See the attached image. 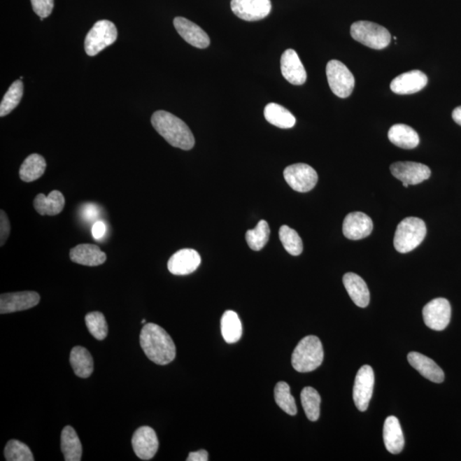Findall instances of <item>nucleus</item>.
Returning a JSON list of instances; mask_svg holds the SVG:
<instances>
[{
	"label": "nucleus",
	"mask_w": 461,
	"mask_h": 461,
	"mask_svg": "<svg viewBox=\"0 0 461 461\" xmlns=\"http://www.w3.org/2000/svg\"><path fill=\"white\" fill-rule=\"evenodd\" d=\"M139 341L146 355L154 363L164 366L176 359V344L169 333L158 325L146 324L142 328Z\"/></svg>",
	"instance_id": "obj_1"
},
{
	"label": "nucleus",
	"mask_w": 461,
	"mask_h": 461,
	"mask_svg": "<svg viewBox=\"0 0 461 461\" xmlns=\"http://www.w3.org/2000/svg\"><path fill=\"white\" fill-rule=\"evenodd\" d=\"M155 129L165 141L176 148L189 150L195 145L191 129L177 116L164 111L155 112L152 116Z\"/></svg>",
	"instance_id": "obj_2"
},
{
	"label": "nucleus",
	"mask_w": 461,
	"mask_h": 461,
	"mask_svg": "<svg viewBox=\"0 0 461 461\" xmlns=\"http://www.w3.org/2000/svg\"><path fill=\"white\" fill-rule=\"evenodd\" d=\"M322 343L315 336H307L302 339L293 351L292 363L299 373L315 371L323 362Z\"/></svg>",
	"instance_id": "obj_3"
},
{
	"label": "nucleus",
	"mask_w": 461,
	"mask_h": 461,
	"mask_svg": "<svg viewBox=\"0 0 461 461\" xmlns=\"http://www.w3.org/2000/svg\"><path fill=\"white\" fill-rule=\"evenodd\" d=\"M426 236L423 220L417 217H406L399 223L394 238V247L398 253H409L420 245Z\"/></svg>",
	"instance_id": "obj_4"
},
{
	"label": "nucleus",
	"mask_w": 461,
	"mask_h": 461,
	"mask_svg": "<svg viewBox=\"0 0 461 461\" xmlns=\"http://www.w3.org/2000/svg\"><path fill=\"white\" fill-rule=\"evenodd\" d=\"M350 34L355 41L375 50L386 48L391 41V36L388 29L371 22H354L351 25Z\"/></svg>",
	"instance_id": "obj_5"
},
{
	"label": "nucleus",
	"mask_w": 461,
	"mask_h": 461,
	"mask_svg": "<svg viewBox=\"0 0 461 461\" xmlns=\"http://www.w3.org/2000/svg\"><path fill=\"white\" fill-rule=\"evenodd\" d=\"M116 38L118 29L113 22L108 20L97 22L85 38V51L88 56H96L107 46L113 44Z\"/></svg>",
	"instance_id": "obj_6"
},
{
	"label": "nucleus",
	"mask_w": 461,
	"mask_h": 461,
	"mask_svg": "<svg viewBox=\"0 0 461 461\" xmlns=\"http://www.w3.org/2000/svg\"><path fill=\"white\" fill-rule=\"evenodd\" d=\"M327 76L331 90L341 99H346L353 92L355 84L353 73L343 63L331 60L327 65Z\"/></svg>",
	"instance_id": "obj_7"
},
{
	"label": "nucleus",
	"mask_w": 461,
	"mask_h": 461,
	"mask_svg": "<svg viewBox=\"0 0 461 461\" xmlns=\"http://www.w3.org/2000/svg\"><path fill=\"white\" fill-rule=\"evenodd\" d=\"M284 177L294 191L308 192L315 187L318 174L311 166L297 164L288 166L284 170Z\"/></svg>",
	"instance_id": "obj_8"
},
{
	"label": "nucleus",
	"mask_w": 461,
	"mask_h": 461,
	"mask_svg": "<svg viewBox=\"0 0 461 461\" xmlns=\"http://www.w3.org/2000/svg\"><path fill=\"white\" fill-rule=\"evenodd\" d=\"M374 373L371 367L365 365L360 368L355 379L353 399L356 408L365 412L373 397Z\"/></svg>",
	"instance_id": "obj_9"
},
{
	"label": "nucleus",
	"mask_w": 461,
	"mask_h": 461,
	"mask_svg": "<svg viewBox=\"0 0 461 461\" xmlns=\"http://www.w3.org/2000/svg\"><path fill=\"white\" fill-rule=\"evenodd\" d=\"M423 318L426 325L435 331H443L451 322V306L445 298H436L423 308Z\"/></svg>",
	"instance_id": "obj_10"
},
{
	"label": "nucleus",
	"mask_w": 461,
	"mask_h": 461,
	"mask_svg": "<svg viewBox=\"0 0 461 461\" xmlns=\"http://www.w3.org/2000/svg\"><path fill=\"white\" fill-rule=\"evenodd\" d=\"M231 8L238 17L248 22L262 20L272 10L271 0H232Z\"/></svg>",
	"instance_id": "obj_11"
},
{
	"label": "nucleus",
	"mask_w": 461,
	"mask_h": 461,
	"mask_svg": "<svg viewBox=\"0 0 461 461\" xmlns=\"http://www.w3.org/2000/svg\"><path fill=\"white\" fill-rule=\"evenodd\" d=\"M390 172L402 183L412 185L422 183L431 176L428 166L414 162H397L390 165Z\"/></svg>",
	"instance_id": "obj_12"
},
{
	"label": "nucleus",
	"mask_w": 461,
	"mask_h": 461,
	"mask_svg": "<svg viewBox=\"0 0 461 461\" xmlns=\"http://www.w3.org/2000/svg\"><path fill=\"white\" fill-rule=\"evenodd\" d=\"M41 297L36 292H20L1 294L0 296V313L6 315L36 307L40 303Z\"/></svg>",
	"instance_id": "obj_13"
},
{
	"label": "nucleus",
	"mask_w": 461,
	"mask_h": 461,
	"mask_svg": "<svg viewBox=\"0 0 461 461\" xmlns=\"http://www.w3.org/2000/svg\"><path fill=\"white\" fill-rule=\"evenodd\" d=\"M135 455L143 460H152L156 455L159 441L156 432L149 426H142L134 432L132 439Z\"/></svg>",
	"instance_id": "obj_14"
},
{
	"label": "nucleus",
	"mask_w": 461,
	"mask_h": 461,
	"mask_svg": "<svg viewBox=\"0 0 461 461\" xmlns=\"http://www.w3.org/2000/svg\"><path fill=\"white\" fill-rule=\"evenodd\" d=\"M373 229V220L362 212L350 213L343 220V235L348 239H365L371 234Z\"/></svg>",
	"instance_id": "obj_15"
},
{
	"label": "nucleus",
	"mask_w": 461,
	"mask_h": 461,
	"mask_svg": "<svg viewBox=\"0 0 461 461\" xmlns=\"http://www.w3.org/2000/svg\"><path fill=\"white\" fill-rule=\"evenodd\" d=\"M173 25L177 32L188 44L199 49L207 48L211 44L206 32L188 19L177 17L174 18Z\"/></svg>",
	"instance_id": "obj_16"
},
{
	"label": "nucleus",
	"mask_w": 461,
	"mask_h": 461,
	"mask_svg": "<svg viewBox=\"0 0 461 461\" xmlns=\"http://www.w3.org/2000/svg\"><path fill=\"white\" fill-rule=\"evenodd\" d=\"M428 78L420 71H412L402 73L390 83L391 91L400 95L416 94L427 85Z\"/></svg>",
	"instance_id": "obj_17"
},
{
	"label": "nucleus",
	"mask_w": 461,
	"mask_h": 461,
	"mask_svg": "<svg viewBox=\"0 0 461 461\" xmlns=\"http://www.w3.org/2000/svg\"><path fill=\"white\" fill-rule=\"evenodd\" d=\"M281 68L283 76L290 84L300 86L307 80V72L302 64L297 53L292 49L286 50L282 54Z\"/></svg>",
	"instance_id": "obj_18"
},
{
	"label": "nucleus",
	"mask_w": 461,
	"mask_h": 461,
	"mask_svg": "<svg viewBox=\"0 0 461 461\" xmlns=\"http://www.w3.org/2000/svg\"><path fill=\"white\" fill-rule=\"evenodd\" d=\"M201 264L199 253L192 249H183L174 253L168 262L169 272L174 275H187L195 272Z\"/></svg>",
	"instance_id": "obj_19"
},
{
	"label": "nucleus",
	"mask_w": 461,
	"mask_h": 461,
	"mask_svg": "<svg viewBox=\"0 0 461 461\" xmlns=\"http://www.w3.org/2000/svg\"><path fill=\"white\" fill-rule=\"evenodd\" d=\"M69 257L73 262L87 267L102 265L107 259L106 254L99 246L91 243H81L73 248Z\"/></svg>",
	"instance_id": "obj_20"
},
{
	"label": "nucleus",
	"mask_w": 461,
	"mask_h": 461,
	"mask_svg": "<svg viewBox=\"0 0 461 461\" xmlns=\"http://www.w3.org/2000/svg\"><path fill=\"white\" fill-rule=\"evenodd\" d=\"M408 360L411 366L416 368L418 373L430 381L437 383L444 382V371L431 358L418 352H410Z\"/></svg>",
	"instance_id": "obj_21"
},
{
	"label": "nucleus",
	"mask_w": 461,
	"mask_h": 461,
	"mask_svg": "<svg viewBox=\"0 0 461 461\" xmlns=\"http://www.w3.org/2000/svg\"><path fill=\"white\" fill-rule=\"evenodd\" d=\"M344 288L356 306L366 308L370 303V292L366 282L354 273H347L343 278Z\"/></svg>",
	"instance_id": "obj_22"
},
{
	"label": "nucleus",
	"mask_w": 461,
	"mask_h": 461,
	"mask_svg": "<svg viewBox=\"0 0 461 461\" xmlns=\"http://www.w3.org/2000/svg\"><path fill=\"white\" fill-rule=\"evenodd\" d=\"M383 435L387 451L393 455L400 454L404 448L405 441L400 422L397 417L390 416L386 418Z\"/></svg>",
	"instance_id": "obj_23"
},
{
	"label": "nucleus",
	"mask_w": 461,
	"mask_h": 461,
	"mask_svg": "<svg viewBox=\"0 0 461 461\" xmlns=\"http://www.w3.org/2000/svg\"><path fill=\"white\" fill-rule=\"evenodd\" d=\"M64 196L57 190L50 192L48 196L41 193L34 200V207L41 215H57L64 211Z\"/></svg>",
	"instance_id": "obj_24"
},
{
	"label": "nucleus",
	"mask_w": 461,
	"mask_h": 461,
	"mask_svg": "<svg viewBox=\"0 0 461 461\" xmlns=\"http://www.w3.org/2000/svg\"><path fill=\"white\" fill-rule=\"evenodd\" d=\"M390 141L402 149H413L420 144L417 132L405 124H396L388 133Z\"/></svg>",
	"instance_id": "obj_25"
},
{
	"label": "nucleus",
	"mask_w": 461,
	"mask_h": 461,
	"mask_svg": "<svg viewBox=\"0 0 461 461\" xmlns=\"http://www.w3.org/2000/svg\"><path fill=\"white\" fill-rule=\"evenodd\" d=\"M61 451L66 461H80L81 460L83 445L72 426H66L62 432Z\"/></svg>",
	"instance_id": "obj_26"
},
{
	"label": "nucleus",
	"mask_w": 461,
	"mask_h": 461,
	"mask_svg": "<svg viewBox=\"0 0 461 461\" xmlns=\"http://www.w3.org/2000/svg\"><path fill=\"white\" fill-rule=\"evenodd\" d=\"M69 362L79 378H87L94 373V359L87 348L80 346L73 348Z\"/></svg>",
	"instance_id": "obj_27"
},
{
	"label": "nucleus",
	"mask_w": 461,
	"mask_h": 461,
	"mask_svg": "<svg viewBox=\"0 0 461 461\" xmlns=\"http://www.w3.org/2000/svg\"><path fill=\"white\" fill-rule=\"evenodd\" d=\"M267 122L280 129H292L296 124V118L288 108L275 103L267 104L264 110Z\"/></svg>",
	"instance_id": "obj_28"
},
{
	"label": "nucleus",
	"mask_w": 461,
	"mask_h": 461,
	"mask_svg": "<svg viewBox=\"0 0 461 461\" xmlns=\"http://www.w3.org/2000/svg\"><path fill=\"white\" fill-rule=\"evenodd\" d=\"M46 169L45 158L38 154H31L22 162L19 170V176L22 181L29 183L43 176Z\"/></svg>",
	"instance_id": "obj_29"
},
{
	"label": "nucleus",
	"mask_w": 461,
	"mask_h": 461,
	"mask_svg": "<svg viewBox=\"0 0 461 461\" xmlns=\"http://www.w3.org/2000/svg\"><path fill=\"white\" fill-rule=\"evenodd\" d=\"M223 339L227 343H234L241 339L243 327L237 313L227 310L220 320Z\"/></svg>",
	"instance_id": "obj_30"
},
{
	"label": "nucleus",
	"mask_w": 461,
	"mask_h": 461,
	"mask_svg": "<svg viewBox=\"0 0 461 461\" xmlns=\"http://www.w3.org/2000/svg\"><path fill=\"white\" fill-rule=\"evenodd\" d=\"M301 402L308 420H319L321 398L318 391L312 387H305L301 392Z\"/></svg>",
	"instance_id": "obj_31"
},
{
	"label": "nucleus",
	"mask_w": 461,
	"mask_h": 461,
	"mask_svg": "<svg viewBox=\"0 0 461 461\" xmlns=\"http://www.w3.org/2000/svg\"><path fill=\"white\" fill-rule=\"evenodd\" d=\"M275 402L280 408L289 416H296L297 409L295 399L290 394L288 383L278 382L274 389Z\"/></svg>",
	"instance_id": "obj_32"
},
{
	"label": "nucleus",
	"mask_w": 461,
	"mask_h": 461,
	"mask_svg": "<svg viewBox=\"0 0 461 461\" xmlns=\"http://www.w3.org/2000/svg\"><path fill=\"white\" fill-rule=\"evenodd\" d=\"M270 228L264 220H260L257 227L253 230L247 231L246 234L248 246L251 250L259 251L269 242Z\"/></svg>",
	"instance_id": "obj_33"
},
{
	"label": "nucleus",
	"mask_w": 461,
	"mask_h": 461,
	"mask_svg": "<svg viewBox=\"0 0 461 461\" xmlns=\"http://www.w3.org/2000/svg\"><path fill=\"white\" fill-rule=\"evenodd\" d=\"M23 96V83L21 80L14 81L13 85L8 89L3 96L1 104H0V116H6L10 114L20 103Z\"/></svg>",
	"instance_id": "obj_34"
},
{
	"label": "nucleus",
	"mask_w": 461,
	"mask_h": 461,
	"mask_svg": "<svg viewBox=\"0 0 461 461\" xmlns=\"http://www.w3.org/2000/svg\"><path fill=\"white\" fill-rule=\"evenodd\" d=\"M280 239L288 253L294 257L303 253V241L297 232L288 226H282L280 229Z\"/></svg>",
	"instance_id": "obj_35"
},
{
	"label": "nucleus",
	"mask_w": 461,
	"mask_h": 461,
	"mask_svg": "<svg viewBox=\"0 0 461 461\" xmlns=\"http://www.w3.org/2000/svg\"><path fill=\"white\" fill-rule=\"evenodd\" d=\"M85 321L91 334L97 340L102 341L108 334V324L101 312H91L85 317Z\"/></svg>",
	"instance_id": "obj_36"
},
{
	"label": "nucleus",
	"mask_w": 461,
	"mask_h": 461,
	"mask_svg": "<svg viewBox=\"0 0 461 461\" xmlns=\"http://www.w3.org/2000/svg\"><path fill=\"white\" fill-rule=\"evenodd\" d=\"M5 457L7 461H34V455L25 444L18 440L8 441L5 448Z\"/></svg>",
	"instance_id": "obj_37"
},
{
	"label": "nucleus",
	"mask_w": 461,
	"mask_h": 461,
	"mask_svg": "<svg viewBox=\"0 0 461 461\" xmlns=\"http://www.w3.org/2000/svg\"><path fill=\"white\" fill-rule=\"evenodd\" d=\"M33 10L41 18L48 17L52 14L54 0H31Z\"/></svg>",
	"instance_id": "obj_38"
},
{
	"label": "nucleus",
	"mask_w": 461,
	"mask_h": 461,
	"mask_svg": "<svg viewBox=\"0 0 461 461\" xmlns=\"http://www.w3.org/2000/svg\"><path fill=\"white\" fill-rule=\"evenodd\" d=\"M10 234V223L6 213L0 211V246H3Z\"/></svg>",
	"instance_id": "obj_39"
},
{
	"label": "nucleus",
	"mask_w": 461,
	"mask_h": 461,
	"mask_svg": "<svg viewBox=\"0 0 461 461\" xmlns=\"http://www.w3.org/2000/svg\"><path fill=\"white\" fill-rule=\"evenodd\" d=\"M81 211L83 218L87 222H95L100 215L99 207L94 204H85Z\"/></svg>",
	"instance_id": "obj_40"
},
{
	"label": "nucleus",
	"mask_w": 461,
	"mask_h": 461,
	"mask_svg": "<svg viewBox=\"0 0 461 461\" xmlns=\"http://www.w3.org/2000/svg\"><path fill=\"white\" fill-rule=\"evenodd\" d=\"M106 225L103 220H96L94 226L92 227V237L96 240L102 239L106 234Z\"/></svg>",
	"instance_id": "obj_41"
},
{
	"label": "nucleus",
	"mask_w": 461,
	"mask_h": 461,
	"mask_svg": "<svg viewBox=\"0 0 461 461\" xmlns=\"http://www.w3.org/2000/svg\"><path fill=\"white\" fill-rule=\"evenodd\" d=\"M187 461H208V454L206 451H199L196 452L190 453Z\"/></svg>",
	"instance_id": "obj_42"
},
{
	"label": "nucleus",
	"mask_w": 461,
	"mask_h": 461,
	"mask_svg": "<svg viewBox=\"0 0 461 461\" xmlns=\"http://www.w3.org/2000/svg\"><path fill=\"white\" fill-rule=\"evenodd\" d=\"M452 118L458 125L461 126V106L455 108L452 113Z\"/></svg>",
	"instance_id": "obj_43"
},
{
	"label": "nucleus",
	"mask_w": 461,
	"mask_h": 461,
	"mask_svg": "<svg viewBox=\"0 0 461 461\" xmlns=\"http://www.w3.org/2000/svg\"><path fill=\"white\" fill-rule=\"evenodd\" d=\"M402 185H404V187L406 188L409 187V185L406 183H402Z\"/></svg>",
	"instance_id": "obj_44"
},
{
	"label": "nucleus",
	"mask_w": 461,
	"mask_h": 461,
	"mask_svg": "<svg viewBox=\"0 0 461 461\" xmlns=\"http://www.w3.org/2000/svg\"><path fill=\"white\" fill-rule=\"evenodd\" d=\"M142 324H146V320L145 319L142 320Z\"/></svg>",
	"instance_id": "obj_45"
}]
</instances>
